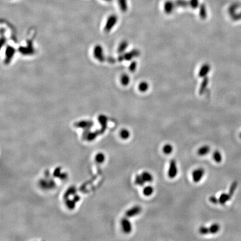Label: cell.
<instances>
[{
    "label": "cell",
    "instance_id": "obj_1",
    "mask_svg": "<svg viewBox=\"0 0 241 241\" xmlns=\"http://www.w3.org/2000/svg\"><path fill=\"white\" fill-rule=\"evenodd\" d=\"M104 48L101 44H96L92 49V54L93 59L99 63H103L106 60Z\"/></svg>",
    "mask_w": 241,
    "mask_h": 241
},
{
    "label": "cell",
    "instance_id": "obj_2",
    "mask_svg": "<svg viewBox=\"0 0 241 241\" xmlns=\"http://www.w3.org/2000/svg\"><path fill=\"white\" fill-rule=\"evenodd\" d=\"M118 22V17L115 14H112L107 17V20L104 24L103 27V31L106 34L109 33L115 28Z\"/></svg>",
    "mask_w": 241,
    "mask_h": 241
},
{
    "label": "cell",
    "instance_id": "obj_3",
    "mask_svg": "<svg viewBox=\"0 0 241 241\" xmlns=\"http://www.w3.org/2000/svg\"><path fill=\"white\" fill-rule=\"evenodd\" d=\"M140 54L139 50L137 49L133 50L130 52H126L123 54H120V56L118 57V60L120 61H122L123 60L129 61V60H132V58L139 57L140 55Z\"/></svg>",
    "mask_w": 241,
    "mask_h": 241
},
{
    "label": "cell",
    "instance_id": "obj_4",
    "mask_svg": "<svg viewBox=\"0 0 241 241\" xmlns=\"http://www.w3.org/2000/svg\"><path fill=\"white\" fill-rule=\"evenodd\" d=\"M178 174V167L175 160L172 159L170 162L168 170V176L171 179L174 178Z\"/></svg>",
    "mask_w": 241,
    "mask_h": 241
},
{
    "label": "cell",
    "instance_id": "obj_5",
    "mask_svg": "<svg viewBox=\"0 0 241 241\" xmlns=\"http://www.w3.org/2000/svg\"><path fill=\"white\" fill-rule=\"evenodd\" d=\"M204 174H205V170L203 168L200 167L195 169L192 173L193 180L195 183L199 182L202 180L203 176L204 175Z\"/></svg>",
    "mask_w": 241,
    "mask_h": 241
},
{
    "label": "cell",
    "instance_id": "obj_6",
    "mask_svg": "<svg viewBox=\"0 0 241 241\" xmlns=\"http://www.w3.org/2000/svg\"><path fill=\"white\" fill-rule=\"evenodd\" d=\"M142 208L140 206H134L132 208L126 211V216L128 217H132V216H136L141 212Z\"/></svg>",
    "mask_w": 241,
    "mask_h": 241
},
{
    "label": "cell",
    "instance_id": "obj_7",
    "mask_svg": "<svg viewBox=\"0 0 241 241\" xmlns=\"http://www.w3.org/2000/svg\"><path fill=\"white\" fill-rule=\"evenodd\" d=\"M121 225L123 232L125 233H130L132 230V225L130 221L126 218H123L121 221Z\"/></svg>",
    "mask_w": 241,
    "mask_h": 241
},
{
    "label": "cell",
    "instance_id": "obj_8",
    "mask_svg": "<svg viewBox=\"0 0 241 241\" xmlns=\"http://www.w3.org/2000/svg\"><path fill=\"white\" fill-rule=\"evenodd\" d=\"M176 6L175 3L171 1H166L164 5V10L166 14H171L173 12Z\"/></svg>",
    "mask_w": 241,
    "mask_h": 241
},
{
    "label": "cell",
    "instance_id": "obj_9",
    "mask_svg": "<svg viewBox=\"0 0 241 241\" xmlns=\"http://www.w3.org/2000/svg\"><path fill=\"white\" fill-rule=\"evenodd\" d=\"M211 70V66L208 64H205L202 66L199 71V77L200 78L206 77Z\"/></svg>",
    "mask_w": 241,
    "mask_h": 241
},
{
    "label": "cell",
    "instance_id": "obj_10",
    "mask_svg": "<svg viewBox=\"0 0 241 241\" xmlns=\"http://www.w3.org/2000/svg\"><path fill=\"white\" fill-rule=\"evenodd\" d=\"M231 195L229 193H222V194L220 195L219 199V203L223 205L227 202L228 201L230 200L231 198Z\"/></svg>",
    "mask_w": 241,
    "mask_h": 241
},
{
    "label": "cell",
    "instance_id": "obj_11",
    "mask_svg": "<svg viewBox=\"0 0 241 241\" xmlns=\"http://www.w3.org/2000/svg\"><path fill=\"white\" fill-rule=\"evenodd\" d=\"M129 43L126 40L121 41L117 48V52L120 54H122V53L125 52V51L127 49Z\"/></svg>",
    "mask_w": 241,
    "mask_h": 241
},
{
    "label": "cell",
    "instance_id": "obj_12",
    "mask_svg": "<svg viewBox=\"0 0 241 241\" xmlns=\"http://www.w3.org/2000/svg\"><path fill=\"white\" fill-rule=\"evenodd\" d=\"M208 83V78L207 77H204V78L203 79V81L201 83L200 88H199V93L200 95H202L204 92H205L206 88H207Z\"/></svg>",
    "mask_w": 241,
    "mask_h": 241
},
{
    "label": "cell",
    "instance_id": "obj_13",
    "mask_svg": "<svg viewBox=\"0 0 241 241\" xmlns=\"http://www.w3.org/2000/svg\"><path fill=\"white\" fill-rule=\"evenodd\" d=\"M199 16L202 20H205L207 17V11L206 6L204 3H202L199 7Z\"/></svg>",
    "mask_w": 241,
    "mask_h": 241
},
{
    "label": "cell",
    "instance_id": "obj_14",
    "mask_svg": "<svg viewBox=\"0 0 241 241\" xmlns=\"http://www.w3.org/2000/svg\"><path fill=\"white\" fill-rule=\"evenodd\" d=\"M117 2L120 11L123 12H127L128 10L127 0H117Z\"/></svg>",
    "mask_w": 241,
    "mask_h": 241
},
{
    "label": "cell",
    "instance_id": "obj_15",
    "mask_svg": "<svg viewBox=\"0 0 241 241\" xmlns=\"http://www.w3.org/2000/svg\"><path fill=\"white\" fill-rule=\"evenodd\" d=\"M211 151V148L208 145H204L202 146L198 150V154L200 156H204L207 155Z\"/></svg>",
    "mask_w": 241,
    "mask_h": 241
},
{
    "label": "cell",
    "instance_id": "obj_16",
    "mask_svg": "<svg viewBox=\"0 0 241 241\" xmlns=\"http://www.w3.org/2000/svg\"><path fill=\"white\" fill-rule=\"evenodd\" d=\"M120 82L122 85L126 87L129 85L130 82V78L127 74H122L120 77Z\"/></svg>",
    "mask_w": 241,
    "mask_h": 241
},
{
    "label": "cell",
    "instance_id": "obj_17",
    "mask_svg": "<svg viewBox=\"0 0 241 241\" xmlns=\"http://www.w3.org/2000/svg\"><path fill=\"white\" fill-rule=\"evenodd\" d=\"M141 176L143 177V179L145 181V182L151 183L153 180V176L148 171H144L141 174Z\"/></svg>",
    "mask_w": 241,
    "mask_h": 241
},
{
    "label": "cell",
    "instance_id": "obj_18",
    "mask_svg": "<svg viewBox=\"0 0 241 241\" xmlns=\"http://www.w3.org/2000/svg\"><path fill=\"white\" fill-rule=\"evenodd\" d=\"M175 3L176 7L186 8L189 6V1L186 0H176Z\"/></svg>",
    "mask_w": 241,
    "mask_h": 241
},
{
    "label": "cell",
    "instance_id": "obj_19",
    "mask_svg": "<svg viewBox=\"0 0 241 241\" xmlns=\"http://www.w3.org/2000/svg\"><path fill=\"white\" fill-rule=\"evenodd\" d=\"M213 158L216 163H221L222 162V154L219 151L216 150L214 151L213 153Z\"/></svg>",
    "mask_w": 241,
    "mask_h": 241
},
{
    "label": "cell",
    "instance_id": "obj_20",
    "mask_svg": "<svg viewBox=\"0 0 241 241\" xmlns=\"http://www.w3.org/2000/svg\"><path fill=\"white\" fill-rule=\"evenodd\" d=\"M209 233L211 234H216L218 233L220 230V225L217 223H214L211 225V227H209Z\"/></svg>",
    "mask_w": 241,
    "mask_h": 241
},
{
    "label": "cell",
    "instance_id": "obj_21",
    "mask_svg": "<svg viewBox=\"0 0 241 241\" xmlns=\"http://www.w3.org/2000/svg\"><path fill=\"white\" fill-rule=\"evenodd\" d=\"M153 192V188L152 186L148 185V186H146L144 188L143 190V193L145 196L149 197L152 194Z\"/></svg>",
    "mask_w": 241,
    "mask_h": 241
},
{
    "label": "cell",
    "instance_id": "obj_22",
    "mask_svg": "<svg viewBox=\"0 0 241 241\" xmlns=\"http://www.w3.org/2000/svg\"><path fill=\"white\" fill-rule=\"evenodd\" d=\"M162 150H163V152L165 154L169 155L170 153H172V152H173V146L170 144H166L164 146Z\"/></svg>",
    "mask_w": 241,
    "mask_h": 241
},
{
    "label": "cell",
    "instance_id": "obj_23",
    "mask_svg": "<svg viewBox=\"0 0 241 241\" xmlns=\"http://www.w3.org/2000/svg\"><path fill=\"white\" fill-rule=\"evenodd\" d=\"M148 88H149V85L148 83L146 82L141 83L139 85V90L141 92H145L148 90Z\"/></svg>",
    "mask_w": 241,
    "mask_h": 241
},
{
    "label": "cell",
    "instance_id": "obj_24",
    "mask_svg": "<svg viewBox=\"0 0 241 241\" xmlns=\"http://www.w3.org/2000/svg\"><path fill=\"white\" fill-rule=\"evenodd\" d=\"M135 183L139 186H143L145 183V181L143 179L141 175H137L135 178Z\"/></svg>",
    "mask_w": 241,
    "mask_h": 241
},
{
    "label": "cell",
    "instance_id": "obj_25",
    "mask_svg": "<svg viewBox=\"0 0 241 241\" xmlns=\"http://www.w3.org/2000/svg\"><path fill=\"white\" fill-rule=\"evenodd\" d=\"M237 186H238V183L236 181H233V183L231 184L230 188V190H229V193H228L231 196L233 195L234 193L235 190L237 189Z\"/></svg>",
    "mask_w": 241,
    "mask_h": 241
},
{
    "label": "cell",
    "instance_id": "obj_26",
    "mask_svg": "<svg viewBox=\"0 0 241 241\" xmlns=\"http://www.w3.org/2000/svg\"><path fill=\"white\" fill-rule=\"evenodd\" d=\"M120 136L121 138L123 139H127L130 136V133L127 130L123 129L120 131Z\"/></svg>",
    "mask_w": 241,
    "mask_h": 241
},
{
    "label": "cell",
    "instance_id": "obj_27",
    "mask_svg": "<svg viewBox=\"0 0 241 241\" xmlns=\"http://www.w3.org/2000/svg\"><path fill=\"white\" fill-rule=\"evenodd\" d=\"M199 5V0H190L189 1V6L191 8L195 9L197 8Z\"/></svg>",
    "mask_w": 241,
    "mask_h": 241
},
{
    "label": "cell",
    "instance_id": "obj_28",
    "mask_svg": "<svg viewBox=\"0 0 241 241\" xmlns=\"http://www.w3.org/2000/svg\"><path fill=\"white\" fill-rule=\"evenodd\" d=\"M199 233L203 235H205V234H207L209 233V228L206 227L205 226H201L199 228Z\"/></svg>",
    "mask_w": 241,
    "mask_h": 241
},
{
    "label": "cell",
    "instance_id": "obj_29",
    "mask_svg": "<svg viewBox=\"0 0 241 241\" xmlns=\"http://www.w3.org/2000/svg\"><path fill=\"white\" fill-rule=\"evenodd\" d=\"M136 68H137V63H136V61H134L130 64V65L129 66V70L131 73H134L136 70Z\"/></svg>",
    "mask_w": 241,
    "mask_h": 241
},
{
    "label": "cell",
    "instance_id": "obj_30",
    "mask_svg": "<svg viewBox=\"0 0 241 241\" xmlns=\"http://www.w3.org/2000/svg\"><path fill=\"white\" fill-rule=\"evenodd\" d=\"M209 200L211 202V203H212L213 204H215L219 203V199L216 196H214V195L211 196L209 198Z\"/></svg>",
    "mask_w": 241,
    "mask_h": 241
},
{
    "label": "cell",
    "instance_id": "obj_31",
    "mask_svg": "<svg viewBox=\"0 0 241 241\" xmlns=\"http://www.w3.org/2000/svg\"><path fill=\"white\" fill-rule=\"evenodd\" d=\"M232 17H233V19L234 20H239L241 19V13L239 14H235L233 15Z\"/></svg>",
    "mask_w": 241,
    "mask_h": 241
},
{
    "label": "cell",
    "instance_id": "obj_32",
    "mask_svg": "<svg viewBox=\"0 0 241 241\" xmlns=\"http://www.w3.org/2000/svg\"><path fill=\"white\" fill-rule=\"evenodd\" d=\"M7 52L9 53V54H11V53H14V49H10V50H7ZM7 59H11V58H10V56H12L13 55V54H7Z\"/></svg>",
    "mask_w": 241,
    "mask_h": 241
},
{
    "label": "cell",
    "instance_id": "obj_33",
    "mask_svg": "<svg viewBox=\"0 0 241 241\" xmlns=\"http://www.w3.org/2000/svg\"><path fill=\"white\" fill-rule=\"evenodd\" d=\"M97 158H98V159H97L98 161H102V160H103V159H104V156H102V155H101V156H97Z\"/></svg>",
    "mask_w": 241,
    "mask_h": 241
},
{
    "label": "cell",
    "instance_id": "obj_34",
    "mask_svg": "<svg viewBox=\"0 0 241 241\" xmlns=\"http://www.w3.org/2000/svg\"><path fill=\"white\" fill-rule=\"evenodd\" d=\"M102 1H103L104 2H111L112 0H102Z\"/></svg>",
    "mask_w": 241,
    "mask_h": 241
},
{
    "label": "cell",
    "instance_id": "obj_35",
    "mask_svg": "<svg viewBox=\"0 0 241 241\" xmlns=\"http://www.w3.org/2000/svg\"><path fill=\"white\" fill-rule=\"evenodd\" d=\"M239 137H240V138H241V133L239 134Z\"/></svg>",
    "mask_w": 241,
    "mask_h": 241
}]
</instances>
